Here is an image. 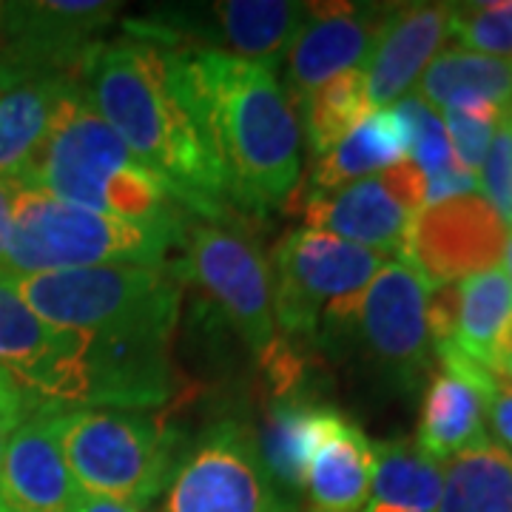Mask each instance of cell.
Returning <instances> with one entry per match:
<instances>
[{
  "label": "cell",
  "instance_id": "1",
  "mask_svg": "<svg viewBox=\"0 0 512 512\" xmlns=\"http://www.w3.org/2000/svg\"><path fill=\"white\" fill-rule=\"evenodd\" d=\"M185 103L245 208H291L302 177V120L276 69L220 49L165 52Z\"/></svg>",
  "mask_w": 512,
  "mask_h": 512
},
{
  "label": "cell",
  "instance_id": "2",
  "mask_svg": "<svg viewBox=\"0 0 512 512\" xmlns=\"http://www.w3.org/2000/svg\"><path fill=\"white\" fill-rule=\"evenodd\" d=\"M111 131L200 217H220L228 188L214 148L185 103L165 49L140 35L97 43L77 74Z\"/></svg>",
  "mask_w": 512,
  "mask_h": 512
},
{
  "label": "cell",
  "instance_id": "3",
  "mask_svg": "<svg viewBox=\"0 0 512 512\" xmlns=\"http://www.w3.org/2000/svg\"><path fill=\"white\" fill-rule=\"evenodd\" d=\"M18 188L120 220L171 214L168 185L86 103L80 83L63 100L37 163Z\"/></svg>",
  "mask_w": 512,
  "mask_h": 512
},
{
  "label": "cell",
  "instance_id": "4",
  "mask_svg": "<svg viewBox=\"0 0 512 512\" xmlns=\"http://www.w3.org/2000/svg\"><path fill=\"white\" fill-rule=\"evenodd\" d=\"M177 237L180 220L174 214L143 222L120 220L43 191L18 188L3 271L32 276L94 265H163Z\"/></svg>",
  "mask_w": 512,
  "mask_h": 512
},
{
  "label": "cell",
  "instance_id": "5",
  "mask_svg": "<svg viewBox=\"0 0 512 512\" xmlns=\"http://www.w3.org/2000/svg\"><path fill=\"white\" fill-rule=\"evenodd\" d=\"M12 279L43 322L77 333L171 342L180 313V285L165 265H94Z\"/></svg>",
  "mask_w": 512,
  "mask_h": 512
},
{
  "label": "cell",
  "instance_id": "6",
  "mask_svg": "<svg viewBox=\"0 0 512 512\" xmlns=\"http://www.w3.org/2000/svg\"><path fill=\"white\" fill-rule=\"evenodd\" d=\"M433 285L407 259L384 262L359 293L322 313L319 342L339 356H359L393 382H413L430 362L427 299Z\"/></svg>",
  "mask_w": 512,
  "mask_h": 512
},
{
  "label": "cell",
  "instance_id": "7",
  "mask_svg": "<svg viewBox=\"0 0 512 512\" xmlns=\"http://www.w3.org/2000/svg\"><path fill=\"white\" fill-rule=\"evenodd\" d=\"M60 444L80 493L131 507H146L171 473L168 430L126 410H63Z\"/></svg>",
  "mask_w": 512,
  "mask_h": 512
},
{
  "label": "cell",
  "instance_id": "8",
  "mask_svg": "<svg viewBox=\"0 0 512 512\" xmlns=\"http://www.w3.org/2000/svg\"><path fill=\"white\" fill-rule=\"evenodd\" d=\"M97 339L43 322L12 274L0 271V370L18 384L29 410H77L94 404Z\"/></svg>",
  "mask_w": 512,
  "mask_h": 512
},
{
  "label": "cell",
  "instance_id": "9",
  "mask_svg": "<svg viewBox=\"0 0 512 512\" xmlns=\"http://www.w3.org/2000/svg\"><path fill=\"white\" fill-rule=\"evenodd\" d=\"M393 256L353 245L325 231H291L271 256L276 330L313 339L333 302L365 288Z\"/></svg>",
  "mask_w": 512,
  "mask_h": 512
},
{
  "label": "cell",
  "instance_id": "10",
  "mask_svg": "<svg viewBox=\"0 0 512 512\" xmlns=\"http://www.w3.org/2000/svg\"><path fill=\"white\" fill-rule=\"evenodd\" d=\"M183 274L254 353L268 356L279 345L271 265L256 242L217 222L191 225L185 231Z\"/></svg>",
  "mask_w": 512,
  "mask_h": 512
},
{
  "label": "cell",
  "instance_id": "11",
  "mask_svg": "<svg viewBox=\"0 0 512 512\" xmlns=\"http://www.w3.org/2000/svg\"><path fill=\"white\" fill-rule=\"evenodd\" d=\"M117 3H6L0 26V89L20 77H74L100 43Z\"/></svg>",
  "mask_w": 512,
  "mask_h": 512
},
{
  "label": "cell",
  "instance_id": "12",
  "mask_svg": "<svg viewBox=\"0 0 512 512\" xmlns=\"http://www.w3.org/2000/svg\"><path fill=\"white\" fill-rule=\"evenodd\" d=\"M504 245L507 225L493 205L478 194H467L421 208L410 222L402 259L416 265L436 288L498 268Z\"/></svg>",
  "mask_w": 512,
  "mask_h": 512
},
{
  "label": "cell",
  "instance_id": "13",
  "mask_svg": "<svg viewBox=\"0 0 512 512\" xmlns=\"http://www.w3.org/2000/svg\"><path fill=\"white\" fill-rule=\"evenodd\" d=\"M165 512H285L254 444L220 430L174 476Z\"/></svg>",
  "mask_w": 512,
  "mask_h": 512
},
{
  "label": "cell",
  "instance_id": "14",
  "mask_svg": "<svg viewBox=\"0 0 512 512\" xmlns=\"http://www.w3.org/2000/svg\"><path fill=\"white\" fill-rule=\"evenodd\" d=\"M390 6L379 3H311L288 49V94L305 106L316 89L345 72H362Z\"/></svg>",
  "mask_w": 512,
  "mask_h": 512
},
{
  "label": "cell",
  "instance_id": "15",
  "mask_svg": "<svg viewBox=\"0 0 512 512\" xmlns=\"http://www.w3.org/2000/svg\"><path fill=\"white\" fill-rule=\"evenodd\" d=\"M450 18L453 3L390 6L379 40L362 66L370 109H390L407 97L447 43Z\"/></svg>",
  "mask_w": 512,
  "mask_h": 512
},
{
  "label": "cell",
  "instance_id": "16",
  "mask_svg": "<svg viewBox=\"0 0 512 512\" xmlns=\"http://www.w3.org/2000/svg\"><path fill=\"white\" fill-rule=\"evenodd\" d=\"M63 410H35L6 441L0 507L6 512H69L77 498L60 444Z\"/></svg>",
  "mask_w": 512,
  "mask_h": 512
},
{
  "label": "cell",
  "instance_id": "17",
  "mask_svg": "<svg viewBox=\"0 0 512 512\" xmlns=\"http://www.w3.org/2000/svg\"><path fill=\"white\" fill-rule=\"evenodd\" d=\"M296 211L311 231H325L384 256L402 254L410 222L416 217L396 197L384 171L333 191H311Z\"/></svg>",
  "mask_w": 512,
  "mask_h": 512
},
{
  "label": "cell",
  "instance_id": "18",
  "mask_svg": "<svg viewBox=\"0 0 512 512\" xmlns=\"http://www.w3.org/2000/svg\"><path fill=\"white\" fill-rule=\"evenodd\" d=\"M74 77H20L0 89V180L20 185L37 163Z\"/></svg>",
  "mask_w": 512,
  "mask_h": 512
},
{
  "label": "cell",
  "instance_id": "19",
  "mask_svg": "<svg viewBox=\"0 0 512 512\" xmlns=\"http://www.w3.org/2000/svg\"><path fill=\"white\" fill-rule=\"evenodd\" d=\"M302 490L311 512H365L373 493V441L345 419L330 421L313 447Z\"/></svg>",
  "mask_w": 512,
  "mask_h": 512
},
{
  "label": "cell",
  "instance_id": "20",
  "mask_svg": "<svg viewBox=\"0 0 512 512\" xmlns=\"http://www.w3.org/2000/svg\"><path fill=\"white\" fill-rule=\"evenodd\" d=\"M495 390L444 367L436 370L421 399L416 433L421 453L433 461H450L458 453L487 444V404Z\"/></svg>",
  "mask_w": 512,
  "mask_h": 512
},
{
  "label": "cell",
  "instance_id": "21",
  "mask_svg": "<svg viewBox=\"0 0 512 512\" xmlns=\"http://www.w3.org/2000/svg\"><path fill=\"white\" fill-rule=\"evenodd\" d=\"M407 160V131L396 109H370L348 134L316 157L311 191H333L342 185L376 177Z\"/></svg>",
  "mask_w": 512,
  "mask_h": 512
},
{
  "label": "cell",
  "instance_id": "22",
  "mask_svg": "<svg viewBox=\"0 0 512 512\" xmlns=\"http://www.w3.org/2000/svg\"><path fill=\"white\" fill-rule=\"evenodd\" d=\"M336 416L339 410H333L330 404L279 393V399L268 410L262 439L256 447L262 467L268 470L274 484L279 481L288 490H302L313 447L325 436Z\"/></svg>",
  "mask_w": 512,
  "mask_h": 512
},
{
  "label": "cell",
  "instance_id": "23",
  "mask_svg": "<svg viewBox=\"0 0 512 512\" xmlns=\"http://www.w3.org/2000/svg\"><path fill=\"white\" fill-rule=\"evenodd\" d=\"M311 3L296 0H225L214 3L228 55L276 69L308 18Z\"/></svg>",
  "mask_w": 512,
  "mask_h": 512
},
{
  "label": "cell",
  "instance_id": "24",
  "mask_svg": "<svg viewBox=\"0 0 512 512\" xmlns=\"http://www.w3.org/2000/svg\"><path fill=\"white\" fill-rule=\"evenodd\" d=\"M419 97L433 111L467 103H493L498 109H510L512 66L498 57L447 49L421 74Z\"/></svg>",
  "mask_w": 512,
  "mask_h": 512
},
{
  "label": "cell",
  "instance_id": "25",
  "mask_svg": "<svg viewBox=\"0 0 512 512\" xmlns=\"http://www.w3.org/2000/svg\"><path fill=\"white\" fill-rule=\"evenodd\" d=\"M458 285L456 333L450 345L498 376V348L512 325V285L504 268L467 276Z\"/></svg>",
  "mask_w": 512,
  "mask_h": 512
},
{
  "label": "cell",
  "instance_id": "26",
  "mask_svg": "<svg viewBox=\"0 0 512 512\" xmlns=\"http://www.w3.org/2000/svg\"><path fill=\"white\" fill-rule=\"evenodd\" d=\"M444 493V470L424 456L416 441L373 444V493L370 501L396 510H439Z\"/></svg>",
  "mask_w": 512,
  "mask_h": 512
},
{
  "label": "cell",
  "instance_id": "27",
  "mask_svg": "<svg viewBox=\"0 0 512 512\" xmlns=\"http://www.w3.org/2000/svg\"><path fill=\"white\" fill-rule=\"evenodd\" d=\"M439 512H512V456L481 444L447 461Z\"/></svg>",
  "mask_w": 512,
  "mask_h": 512
},
{
  "label": "cell",
  "instance_id": "28",
  "mask_svg": "<svg viewBox=\"0 0 512 512\" xmlns=\"http://www.w3.org/2000/svg\"><path fill=\"white\" fill-rule=\"evenodd\" d=\"M302 109H305L313 157H319L336 146L370 111L362 72H345L328 80L322 89H316L308 97Z\"/></svg>",
  "mask_w": 512,
  "mask_h": 512
},
{
  "label": "cell",
  "instance_id": "29",
  "mask_svg": "<svg viewBox=\"0 0 512 512\" xmlns=\"http://www.w3.org/2000/svg\"><path fill=\"white\" fill-rule=\"evenodd\" d=\"M450 37L461 49L487 57H512V0L453 3Z\"/></svg>",
  "mask_w": 512,
  "mask_h": 512
},
{
  "label": "cell",
  "instance_id": "30",
  "mask_svg": "<svg viewBox=\"0 0 512 512\" xmlns=\"http://www.w3.org/2000/svg\"><path fill=\"white\" fill-rule=\"evenodd\" d=\"M393 109L402 117L404 131H407V160L416 165L424 177H436V174L458 168L444 123L419 94H407Z\"/></svg>",
  "mask_w": 512,
  "mask_h": 512
},
{
  "label": "cell",
  "instance_id": "31",
  "mask_svg": "<svg viewBox=\"0 0 512 512\" xmlns=\"http://www.w3.org/2000/svg\"><path fill=\"white\" fill-rule=\"evenodd\" d=\"M501 111L493 103H467V106H450L444 109V131L450 137V148L458 168L467 174H476L484 165V157L493 143L495 126L501 120Z\"/></svg>",
  "mask_w": 512,
  "mask_h": 512
},
{
  "label": "cell",
  "instance_id": "32",
  "mask_svg": "<svg viewBox=\"0 0 512 512\" xmlns=\"http://www.w3.org/2000/svg\"><path fill=\"white\" fill-rule=\"evenodd\" d=\"M478 174V188L487 194L484 200L493 205L501 222L512 228V106L501 111L493 143Z\"/></svg>",
  "mask_w": 512,
  "mask_h": 512
},
{
  "label": "cell",
  "instance_id": "33",
  "mask_svg": "<svg viewBox=\"0 0 512 512\" xmlns=\"http://www.w3.org/2000/svg\"><path fill=\"white\" fill-rule=\"evenodd\" d=\"M476 191V174H467L464 168H453V171H444V174H436V177H427V185H424V208L427 205H436V202L467 197V194H476Z\"/></svg>",
  "mask_w": 512,
  "mask_h": 512
},
{
  "label": "cell",
  "instance_id": "34",
  "mask_svg": "<svg viewBox=\"0 0 512 512\" xmlns=\"http://www.w3.org/2000/svg\"><path fill=\"white\" fill-rule=\"evenodd\" d=\"M487 424L495 439L501 441L504 450L512 456V382L507 379H501L495 396L487 404Z\"/></svg>",
  "mask_w": 512,
  "mask_h": 512
},
{
  "label": "cell",
  "instance_id": "35",
  "mask_svg": "<svg viewBox=\"0 0 512 512\" xmlns=\"http://www.w3.org/2000/svg\"><path fill=\"white\" fill-rule=\"evenodd\" d=\"M15 194H18V185L0 180V271H3V259H6V245H9V237H12Z\"/></svg>",
  "mask_w": 512,
  "mask_h": 512
},
{
  "label": "cell",
  "instance_id": "36",
  "mask_svg": "<svg viewBox=\"0 0 512 512\" xmlns=\"http://www.w3.org/2000/svg\"><path fill=\"white\" fill-rule=\"evenodd\" d=\"M69 512H143V510H140V507H131V504H123V501H114V498H103V495L77 493L72 510Z\"/></svg>",
  "mask_w": 512,
  "mask_h": 512
},
{
  "label": "cell",
  "instance_id": "37",
  "mask_svg": "<svg viewBox=\"0 0 512 512\" xmlns=\"http://www.w3.org/2000/svg\"><path fill=\"white\" fill-rule=\"evenodd\" d=\"M0 407L3 410H18V413H29L26 407V399L18 390V384L12 382L3 370H0Z\"/></svg>",
  "mask_w": 512,
  "mask_h": 512
},
{
  "label": "cell",
  "instance_id": "38",
  "mask_svg": "<svg viewBox=\"0 0 512 512\" xmlns=\"http://www.w3.org/2000/svg\"><path fill=\"white\" fill-rule=\"evenodd\" d=\"M26 419V413H15V410H0V470H3V453H6V441L12 436V430L20 421Z\"/></svg>",
  "mask_w": 512,
  "mask_h": 512
},
{
  "label": "cell",
  "instance_id": "39",
  "mask_svg": "<svg viewBox=\"0 0 512 512\" xmlns=\"http://www.w3.org/2000/svg\"><path fill=\"white\" fill-rule=\"evenodd\" d=\"M498 376L512 382V325L504 336V342H501V348H498Z\"/></svg>",
  "mask_w": 512,
  "mask_h": 512
},
{
  "label": "cell",
  "instance_id": "40",
  "mask_svg": "<svg viewBox=\"0 0 512 512\" xmlns=\"http://www.w3.org/2000/svg\"><path fill=\"white\" fill-rule=\"evenodd\" d=\"M504 262H507L504 274H507V279H510V285H512V234H507V245H504Z\"/></svg>",
  "mask_w": 512,
  "mask_h": 512
},
{
  "label": "cell",
  "instance_id": "41",
  "mask_svg": "<svg viewBox=\"0 0 512 512\" xmlns=\"http://www.w3.org/2000/svg\"><path fill=\"white\" fill-rule=\"evenodd\" d=\"M367 512H416V510H396V507H382V504H370Z\"/></svg>",
  "mask_w": 512,
  "mask_h": 512
},
{
  "label": "cell",
  "instance_id": "42",
  "mask_svg": "<svg viewBox=\"0 0 512 512\" xmlns=\"http://www.w3.org/2000/svg\"><path fill=\"white\" fill-rule=\"evenodd\" d=\"M3 12H6V3H0V26H3Z\"/></svg>",
  "mask_w": 512,
  "mask_h": 512
},
{
  "label": "cell",
  "instance_id": "43",
  "mask_svg": "<svg viewBox=\"0 0 512 512\" xmlns=\"http://www.w3.org/2000/svg\"><path fill=\"white\" fill-rule=\"evenodd\" d=\"M0 512H6V510H3V507H0Z\"/></svg>",
  "mask_w": 512,
  "mask_h": 512
}]
</instances>
